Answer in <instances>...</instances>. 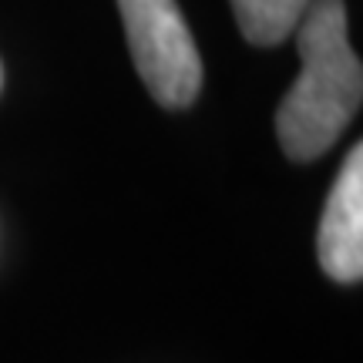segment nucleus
Instances as JSON below:
<instances>
[{
    "instance_id": "nucleus-3",
    "label": "nucleus",
    "mask_w": 363,
    "mask_h": 363,
    "mask_svg": "<svg viewBox=\"0 0 363 363\" xmlns=\"http://www.w3.org/2000/svg\"><path fill=\"white\" fill-rule=\"evenodd\" d=\"M316 256L323 272L337 283H357L363 276V145L350 148L326 195Z\"/></svg>"
},
{
    "instance_id": "nucleus-4",
    "label": "nucleus",
    "mask_w": 363,
    "mask_h": 363,
    "mask_svg": "<svg viewBox=\"0 0 363 363\" xmlns=\"http://www.w3.org/2000/svg\"><path fill=\"white\" fill-rule=\"evenodd\" d=\"M310 0H233L235 24L256 48H276L293 38Z\"/></svg>"
},
{
    "instance_id": "nucleus-5",
    "label": "nucleus",
    "mask_w": 363,
    "mask_h": 363,
    "mask_svg": "<svg viewBox=\"0 0 363 363\" xmlns=\"http://www.w3.org/2000/svg\"><path fill=\"white\" fill-rule=\"evenodd\" d=\"M0 88H4V65H0Z\"/></svg>"
},
{
    "instance_id": "nucleus-1",
    "label": "nucleus",
    "mask_w": 363,
    "mask_h": 363,
    "mask_svg": "<svg viewBox=\"0 0 363 363\" xmlns=\"http://www.w3.org/2000/svg\"><path fill=\"white\" fill-rule=\"evenodd\" d=\"M293 34L303 71L276 111V135L286 158L313 162L360 111L363 67L350 48L343 0H310Z\"/></svg>"
},
{
    "instance_id": "nucleus-2",
    "label": "nucleus",
    "mask_w": 363,
    "mask_h": 363,
    "mask_svg": "<svg viewBox=\"0 0 363 363\" xmlns=\"http://www.w3.org/2000/svg\"><path fill=\"white\" fill-rule=\"evenodd\" d=\"M131 61L162 108H189L202 88V57L175 0H118Z\"/></svg>"
}]
</instances>
